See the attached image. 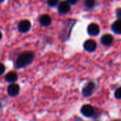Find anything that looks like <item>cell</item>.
<instances>
[{"mask_svg":"<svg viewBox=\"0 0 121 121\" xmlns=\"http://www.w3.org/2000/svg\"><path fill=\"white\" fill-rule=\"evenodd\" d=\"M96 89V85L93 82H88L83 89L82 90V93H83V95L86 97H88V96H90L91 95H92V94L93 93L94 90Z\"/></svg>","mask_w":121,"mask_h":121,"instance_id":"2","label":"cell"},{"mask_svg":"<svg viewBox=\"0 0 121 121\" xmlns=\"http://www.w3.org/2000/svg\"><path fill=\"white\" fill-rule=\"evenodd\" d=\"M51 18L48 14H44L39 18V23L43 26H48L51 24Z\"/></svg>","mask_w":121,"mask_h":121,"instance_id":"10","label":"cell"},{"mask_svg":"<svg viewBox=\"0 0 121 121\" xmlns=\"http://www.w3.org/2000/svg\"><path fill=\"white\" fill-rule=\"evenodd\" d=\"M81 112L84 116L90 117V116H92L93 115L94 108L92 106H91L89 104H86V105L82 106V108L81 109Z\"/></svg>","mask_w":121,"mask_h":121,"instance_id":"6","label":"cell"},{"mask_svg":"<svg viewBox=\"0 0 121 121\" xmlns=\"http://www.w3.org/2000/svg\"><path fill=\"white\" fill-rule=\"evenodd\" d=\"M66 1L69 4H75L77 3L78 0H66Z\"/></svg>","mask_w":121,"mask_h":121,"instance_id":"18","label":"cell"},{"mask_svg":"<svg viewBox=\"0 0 121 121\" xmlns=\"http://www.w3.org/2000/svg\"><path fill=\"white\" fill-rule=\"evenodd\" d=\"M83 48H84V49L86 51L90 52H94L96 50L97 43L93 40H86L84 43Z\"/></svg>","mask_w":121,"mask_h":121,"instance_id":"4","label":"cell"},{"mask_svg":"<svg viewBox=\"0 0 121 121\" xmlns=\"http://www.w3.org/2000/svg\"><path fill=\"white\" fill-rule=\"evenodd\" d=\"M112 30L116 34H121V20L116 21L111 26Z\"/></svg>","mask_w":121,"mask_h":121,"instance_id":"11","label":"cell"},{"mask_svg":"<svg viewBox=\"0 0 121 121\" xmlns=\"http://www.w3.org/2000/svg\"></svg>","mask_w":121,"mask_h":121,"instance_id":"22","label":"cell"},{"mask_svg":"<svg viewBox=\"0 0 121 121\" xmlns=\"http://www.w3.org/2000/svg\"><path fill=\"white\" fill-rule=\"evenodd\" d=\"M116 16L118 20H121V8H118L116 10Z\"/></svg>","mask_w":121,"mask_h":121,"instance_id":"16","label":"cell"},{"mask_svg":"<svg viewBox=\"0 0 121 121\" xmlns=\"http://www.w3.org/2000/svg\"><path fill=\"white\" fill-rule=\"evenodd\" d=\"M70 10H71V5L66 1H61L58 6V11L59 13L62 14L68 13Z\"/></svg>","mask_w":121,"mask_h":121,"instance_id":"7","label":"cell"},{"mask_svg":"<svg viewBox=\"0 0 121 121\" xmlns=\"http://www.w3.org/2000/svg\"><path fill=\"white\" fill-rule=\"evenodd\" d=\"M19 86L16 84H12L9 85L7 88V92L11 96H16L19 93Z\"/></svg>","mask_w":121,"mask_h":121,"instance_id":"8","label":"cell"},{"mask_svg":"<svg viewBox=\"0 0 121 121\" xmlns=\"http://www.w3.org/2000/svg\"><path fill=\"white\" fill-rule=\"evenodd\" d=\"M4 0H0V3H2Z\"/></svg>","mask_w":121,"mask_h":121,"instance_id":"20","label":"cell"},{"mask_svg":"<svg viewBox=\"0 0 121 121\" xmlns=\"http://www.w3.org/2000/svg\"><path fill=\"white\" fill-rule=\"evenodd\" d=\"M96 0H86V1H85V5L88 9L93 8L96 6Z\"/></svg>","mask_w":121,"mask_h":121,"instance_id":"13","label":"cell"},{"mask_svg":"<svg viewBox=\"0 0 121 121\" xmlns=\"http://www.w3.org/2000/svg\"><path fill=\"white\" fill-rule=\"evenodd\" d=\"M0 108H1V103H0Z\"/></svg>","mask_w":121,"mask_h":121,"instance_id":"21","label":"cell"},{"mask_svg":"<svg viewBox=\"0 0 121 121\" xmlns=\"http://www.w3.org/2000/svg\"><path fill=\"white\" fill-rule=\"evenodd\" d=\"M115 97L117 99H121V86L119 87L118 89H116L115 92Z\"/></svg>","mask_w":121,"mask_h":121,"instance_id":"15","label":"cell"},{"mask_svg":"<svg viewBox=\"0 0 121 121\" xmlns=\"http://www.w3.org/2000/svg\"><path fill=\"white\" fill-rule=\"evenodd\" d=\"M4 72H5V66L2 63H0V75L2 74Z\"/></svg>","mask_w":121,"mask_h":121,"instance_id":"17","label":"cell"},{"mask_svg":"<svg viewBox=\"0 0 121 121\" xmlns=\"http://www.w3.org/2000/svg\"><path fill=\"white\" fill-rule=\"evenodd\" d=\"M101 43L103 45L108 46V45H111L113 43V37L111 34H104L101 37Z\"/></svg>","mask_w":121,"mask_h":121,"instance_id":"9","label":"cell"},{"mask_svg":"<svg viewBox=\"0 0 121 121\" xmlns=\"http://www.w3.org/2000/svg\"><path fill=\"white\" fill-rule=\"evenodd\" d=\"M17 78H18V75L14 72H9L5 76V80L8 82H11V83L16 81Z\"/></svg>","mask_w":121,"mask_h":121,"instance_id":"12","label":"cell"},{"mask_svg":"<svg viewBox=\"0 0 121 121\" xmlns=\"http://www.w3.org/2000/svg\"><path fill=\"white\" fill-rule=\"evenodd\" d=\"M31 28V23L28 20H22L18 25V30L19 32L25 33L28 32Z\"/></svg>","mask_w":121,"mask_h":121,"instance_id":"3","label":"cell"},{"mask_svg":"<svg viewBox=\"0 0 121 121\" xmlns=\"http://www.w3.org/2000/svg\"><path fill=\"white\" fill-rule=\"evenodd\" d=\"M34 58V55L32 52H25L17 57L16 61V66L17 68L25 67L32 63Z\"/></svg>","mask_w":121,"mask_h":121,"instance_id":"1","label":"cell"},{"mask_svg":"<svg viewBox=\"0 0 121 121\" xmlns=\"http://www.w3.org/2000/svg\"><path fill=\"white\" fill-rule=\"evenodd\" d=\"M58 3V0H48L47 4L49 6L51 7H54L56 6Z\"/></svg>","mask_w":121,"mask_h":121,"instance_id":"14","label":"cell"},{"mask_svg":"<svg viewBox=\"0 0 121 121\" xmlns=\"http://www.w3.org/2000/svg\"><path fill=\"white\" fill-rule=\"evenodd\" d=\"M88 33L91 36H96L100 33V28L99 26L96 23H91L87 28Z\"/></svg>","mask_w":121,"mask_h":121,"instance_id":"5","label":"cell"},{"mask_svg":"<svg viewBox=\"0 0 121 121\" xmlns=\"http://www.w3.org/2000/svg\"><path fill=\"white\" fill-rule=\"evenodd\" d=\"M1 38H2V33L0 32V40H1Z\"/></svg>","mask_w":121,"mask_h":121,"instance_id":"19","label":"cell"}]
</instances>
